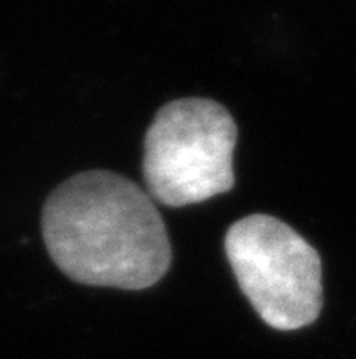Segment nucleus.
<instances>
[{"instance_id": "1", "label": "nucleus", "mask_w": 356, "mask_h": 359, "mask_svg": "<svg viewBox=\"0 0 356 359\" xmlns=\"http://www.w3.org/2000/svg\"><path fill=\"white\" fill-rule=\"evenodd\" d=\"M42 236L53 263L82 285L144 290L171 266V243L153 199L106 170L77 173L51 191Z\"/></svg>"}, {"instance_id": "2", "label": "nucleus", "mask_w": 356, "mask_h": 359, "mask_svg": "<svg viewBox=\"0 0 356 359\" xmlns=\"http://www.w3.org/2000/svg\"><path fill=\"white\" fill-rule=\"evenodd\" d=\"M236 137L235 118L215 100L190 97L162 106L144 142L149 196L180 208L233 190Z\"/></svg>"}, {"instance_id": "3", "label": "nucleus", "mask_w": 356, "mask_h": 359, "mask_svg": "<svg viewBox=\"0 0 356 359\" xmlns=\"http://www.w3.org/2000/svg\"><path fill=\"white\" fill-rule=\"evenodd\" d=\"M226 255L240 290L266 325L298 330L315 323L324 303L318 252L273 215L252 214L226 233Z\"/></svg>"}]
</instances>
